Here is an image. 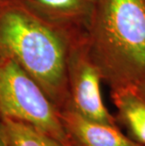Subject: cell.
<instances>
[{"label":"cell","mask_w":145,"mask_h":146,"mask_svg":"<svg viewBox=\"0 0 145 146\" xmlns=\"http://www.w3.org/2000/svg\"><path fill=\"white\" fill-rule=\"evenodd\" d=\"M70 106L76 112L95 122L118 125L109 113L101 92V74L92 61L86 38L72 42L67 64Z\"/></svg>","instance_id":"4"},{"label":"cell","mask_w":145,"mask_h":146,"mask_svg":"<svg viewBox=\"0 0 145 146\" xmlns=\"http://www.w3.org/2000/svg\"><path fill=\"white\" fill-rule=\"evenodd\" d=\"M132 88H134L135 91L145 100V82L138 84V85H136L135 87H132Z\"/></svg>","instance_id":"9"},{"label":"cell","mask_w":145,"mask_h":146,"mask_svg":"<svg viewBox=\"0 0 145 146\" xmlns=\"http://www.w3.org/2000/svg\"><path fill=\"white\" fill-rule=\"evenodd\" d=\"M0 146H8L7 137H6V133L4 128H3V125L0 126Z\"/></svg>","instance_id":"10"},{"label":"cell","mask_w":145,"mask_h":146,"mask_svg":"<svg viewBox=\"0 0 145 146\" xmlns=\"http://www.w3.org/2000/svg\"><path fill=\"white\" fill-rule=\"evenodd\" d=\"M110 91L145 82V0H100L86 35Z\"/></svg>","instance_id":"2"},{"label":"cell","mask_w":145,"mask_h":146,"mask_svg":"<svg viewBox=\"0 0 145 146\" xmlns=\"http://www.w3.org/2000/svg\"><path fill=\"white\" fill-rule=\"evenodd\" d=\"M3 128L9 146H66L42 130L21 121L4 118Z\"/></svg>","instance_id":"8"},{"label":"cell","mask_w":145,"mask_h":146,"mask_svg":"<svg viewBox=\"0 0 145 146\" xmlns=\"http://www.w3.org/2000/svg\"><path fill=\"white\" fill-rule=\"evenodd\" d=\"M73 42L30 0H0V58L19 64L58 110L71 104L67 64Z\"/></svg>","instance_id":"1"},{"label":"cell","mask_w":145,"mask_h":146,"mask_svg":"<svg viewBox=\"0 0 145 146\" xmlns=\"http://www.w3.org/2000/svg\"><path fill=\"white\" fill-rule=\"evenodd\" d=\"M0 112L31 125L66 145L68 135L60 110L19 64L0 58ZM67 146V145H66Z\"/></svg>","instance_id":"3"},{"label":"cell","mask_w":145,"mask_h":146,"mask_svg":"<svg viewBox=\"0 0 145 146\" xmlns=\"http://www.w3.org/2000/svg\"><path fill=\"white\" fill-rule=\"evenodd\" d=\"M60 116L68 138L78 146H144L123 134L118 125L87 119L71 106L60 110Z\"/></svg>","instance_id":"5"},{"label":"cell","mask_w":145,"mask_h":146,"mask_svg":"<svg viewBox=\"0 0 145 146\" xmlns=\"http://www.w3.org/2000/svg\"><path fill=\"white\" fill-rule=\"evenodd\" d=\"M42 14L62 29L73 42L86 38L100 0H30Z\"/></svg>","instance_id":"6"},{"label":"cell","mask_w":145,"mask_h":146,"mask_svg":"<svg viewBox=\"0 0 145 146\" xmlns=\"http://www.w3.org/2000/svg\"><path fill=\"white\" fill-rule=\"evenodd\" d=\"M118 121L127 130L128 137L145 146V100L134 88L111 90Z\"/></svg>","instance_id":"7"}]
</instances>
